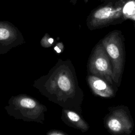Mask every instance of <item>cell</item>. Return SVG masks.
Wrapping results in <instances>:
<instances>
[{"label":"cell","mask_w":135,"mask_h":135,"mask_svg":"<svg viewBox=\"0 0 135 135\" xmlns=\"http://www.w3.org/2000/svg\"><path fill=\"white\" fill-rule=\"evenodd\" d=\"M36 87L50 101L82 115L84 93L71 60L59 59L47 74L36 81Z\"/></svg>","instance_id":"cell-1"},{"label":"cell","mask_w":135,"mask_h":135,"mask_svg":"<svg viewBox=\"0 0 135 135\" xmlns=\"http://www.w3.org/2000/svg\"><path fill=\"white\" fill-rule=\"evenodd\" d=\"M127 0L111 1L93 9L86 20L91 31L121 23L126 19L124 7Z\"/></svg>","instance_id":"cell-2"},{"label":"cell","mask_w":135,"mask_h":135,"mask_svg":"<svg viewBox=\"0 0 135 135\" xmlns=\"http://www.w3.org/2000/svg\"><path fill=\"white\" fill-rule=\"evenodd\" d=\"M100 41L110 60L113 81L118 88L121 85L126 62L124 36L121 31L115 30L108 33Z\"/></svg>","instance_id":"cell-3"},{"label":"cell","mask_w":135,"mask_h":135,"mask_svg":"<svg viewBox=\"0 0 135 135\" xmlns=\"http://www.w3.org/2000/svg\"><path fill=\"white\" fill-rule=\"evenodd\" d=\"M103 118L105 128L112 135H130L134 122L127 106L120 105L110 107Z\"/></svg>","instance_id":"cell-4"},{"label":"cell","mask_w":135,"mask_h":135,"mask_svg":"<svg viewBox=\"0 0 135 135\" xmlns=\"http://www.w3.org/2000/svg\"><path fill=\"white\" fill-rule=\"evenodd\" d=\"M88 74L101 78L116 91L118 88L113 81L112 67L110 60L100 40L93 48L87 63Z\"/></svg>","instance_id":"cell-5"},{"label":"cell","mask_w":135,"mask_h":135,"mask_svg":"<svg viewBox=\"0 0 135 135\" xmlns=\"http://www.w3.org/2000/svg\"><path fill=\"white\" fill-rule=\"evenodd\" d=\"M9 107L13 108V111H17L14 116L21 117L24 120L31 121V117L32 121L36 120L37 122H42L44 120V112L47 110L46 107L40 103L38 101L27 96H20L13 100L12 103H10ZM15 112L14 113L17 112Z\"/></svg>","instance_id":"cell-6"},{"label":"cell","mask_w":135,"mask_h":135,"mask_svg":"<svg viewBox=\"0 0 135 135\" xmlns=\"http://www.w3.org/2000/svg\"><path fill=\"white\" fill-rule=\"evenodd\" d=\"M25 43L20 30L12 23L0 21V45L12 49Z\"/></svg>","instance_id":"cell-7"},{"label":"cell","mask_w":135,"mask_h":135,"mask_svg":"<svg viewBox=\"0 0 135 135\" xmlns=\"http://www.w3.org/2000/svg\"><path fill=\"white\" fill-rule=\"evenodd\" d=\"M86 80L91 91L94 95L103 98L115 97L117 91L104 79L88 74Z\"/></svg>","instance_id":"cell-8"},{"label":"cell","mask_w":135,"mask_h":135,"mask_svg":"<svg viewBox=\"0 0 135 135\" xmlns=\"http://www.w3.org/2000/svg\"><path fill=\"white\" fill-rule=\"evenodd\" d=\"M61 120L67 126L79 130L83 133L88 131L90 128L89 124L81 114L70 109L62 108Z\"/></svg>","instance_id":"cell-9"},{"label":"cell","mask_w":135,"mask_h":135,"mask_svg":"<svg viewBox=\"0 0 135 135\" xmlns=\"http://www.w3.org/2000/svg\"><path fill=\"white\" fill-rule=\"evenodd\" d=\"M55 42L54 39L48 33H45L42 38L40 44L43 47L48 48L52 46Z\"/></svg>","instance_id":"cell-10"},{"label":"cell","mask_w":135,"mask_h":135,"mask_svg":"<svg viewBox=\"0 0 135 135\" xmlns=\"http://www.w3.org/2000/svg\"><path fill=\"white\" fill-rule=\"evenodd\" d=\"M64 45L62 42H58L54 46V50L57 53H61L64 50Z\"/></svg>","instance_id":"cell-11"},{"label":"cell","mask_w":135,"mask_h":135,"mask_svg":"<svg viewBox=\"0 0 135 135\" xmlns=\"http://www.w3.org/2000/svg\"><path fill=\"white\" fill-rule=\"evenodd\" d=\"M46 135H69L68 133L60 130H52L47 132Z\"/></svg>","instance_id":"cell-12"},{"label":"cell","mask_w":135,"mask_h":135,"mask_svg":"<svg viewBox=\"0 0 135 135\" xmlns=\"http://www.w3.org/2000/svg\"><path fill=\"white\" fill-rule=\"evenodd\" d=\"M11 49L6 46L0 45V54H3L7 53Z\"/></svg>","instance_id":"cell-13"},{"label":"cell","mask_w":135,"mask_h":135,"mask_svg":"<svg viewBox=\"0 0 135 135\" xmlns=\"http://www.w3.org/2000/svg\"><path fill=\"white\" fill-rule=\"evenodd\" d=\"M78 1L79 0H69L70 3H71L73 5H75L76 4V3L78 2Z\"/></svg>","instance_id":"cell-14"}]
</instances>
